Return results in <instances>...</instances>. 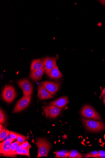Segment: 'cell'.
Masks as SVG:
<instances>
[{
    "label": "cell",
    "mask_w": 105,
    "mask_h": 158,
    "mask_svg": "<svg viewBox=\"0 0 105 158\" xmlns=\"http://www.w3.org/2000/svg\"><path fill=\"white\" fill-rule=\"evenodd\" d=\"M81 120L86 129L90 132L97 133L105 130V125L103 122L84 118Z\"/></svg>",
    "instance_id": "1"
},
{
    "label": "cell",
    "mask_w": 105,
    "mask_h": 158,
    "mask_svg": "<svg viewBox=\"0 0 105 158\" xmlns=\"http://www.w3.org/2000/svg\"><path fill=\"white\" fill-rule=\"evenodd\" d=\"M36 144L38 149V155L37 158L47 157L48 154L51 148L50 143L46 139L39 138L37 140Z\"/></svg>",
    "instance_id": "2"
},
{
    "label": "cell",
    "mask_w": 105,
    "mask_h": 158,
    "mask_svg": "<svg viewBox=\"0 0 105 158\" xmlns=\"http://www.w3.org/2000/svg\"><path fill=\"white\" fill-rule=\"evenodd\" d=\"M80 113L83 117L101 121L102 119L96 111L90 105H86L82 108Z\"/></svg>",
    "instance_id": "3"
},
{
    "label": "cell",
    "mask_w": 105,
    "mask_h": 158,
    "mask_svg": "<svg viewBox=\"0 0 105 158\" xmlns=\"http://www.w3.org/2000/svg\"><path fill=\"white\" fill-rule=\"evenodd\" d=\"M17 93L13 86H7L3 89L2 93V98L6 102L11 103L15 98Z\"/></svg>",
    "instance_id": "4"
},
{
    "label": "cell",
    "mask_w": 105,
    "mask_h": 158,
    "mask_svg": "<svg viewBox=\"0 0 105 158\" xmlns=\"http://www.w3.org/2000/svg\"><path fill=\"white\" fill-rule=\"evenodd\" d=\"M59 59L58 56L47 57L42 59L44 72L48 76L51 70L57 65V62Z\"/></svg>",
    "instance_id": "5"
},
{
    "label": "cell",
    "mask_w": 105,
    "mask_h": 158,
    "mask_svg": "<svg viewBox=\"0 0 105 158\" xmlns=\"http://www.w3.org/2000/svg\"><path fill=\"white\" fill-rule=\"evenodd\" d=\"M17 83L23 91L24 96H29L32 95L33 90L32 85L27 79L19 80Z\"/></svg>",
    "instance_id": "6"
},
{
    "label": "cell",
    "mask_w": 105,
    "mask_h": 158,
    "mask_svg": "<svg viewBox=\"0 0 105 158\" xmlns=\"http://www.w3.org/2000/svg\"><path fill=\"white\" fill-rule=\"evenodd\" d=\"M44 113L47 118H54L59 116L62 109L53 105H48L42 107Z\"/></svg>",
    "instance_id": "7"
},
{
    "label": "cell",
    "mask_w": 105,
    "mask_h": 158,
    "mask_svg": "<svg viewBox=\"0 0 105 158\" xmlns=\"http://www.w3.org/2000/svg\"><path fill=\"white\" fill-rule=\"evenodd\" d=\"M31 99V96H23L19 100L15 106L13 113H16L21 111L27 108L30 102Z\"/></svg>",
    "instance_id": "8"
},
{
    "label": "cell",
    "mask_w": 105,
    "mask_h": 158,
    "mask_svg": "<svg viewBox=\"0 0 105 158\" xmlns=\"http://www.w3.org/2000/svg\"><path fill=\"white\" fill-rule=\"evenodd\" d=\"M41 84L52 95H55L58 91L60 86L59 83L54 81H44L42 82Z\"/></svg>",
    "instance_id": "9"
},
{
    "label": "cell",
    "mask_w": 105,
    "mask_h": 158,
    "mask_svg": "<svg viewBox=\"0 0 105 158\" xmlns=\"http://www.w3.org/2000/svg\"><path fill=\"white\" fill-rule=\"evenodd\" d=\"M69 102L68 97L64 96L54 100L49 103L48 105H53L59 108L62 109L69 104Z\"/></svg>",
    "instance_id": "10"
},
{
    "label": "cell",
    "mask_w": 105,
    "mask_h": 158,
    "mask_svg": "<svg viewBox=\"0 0 105 158\" xmlns=\"http://www.w3.org/2000/svg\"><path fill=\"white\" fill-rule=\"evenodd\" d=\"M38 96L41 100L50 99L53 97V95L49 93L41 84L38 88Z\"/></svg>",
    "instance_id": "11"
},
{
    "label": "cell",
    "mask_w": 105,
    "mask_h": 158,
    "mask_svg": "<svg viewBox=\"0 0 105 158\" xmlns=\"http://www.w3.org/2000/svg\"><path fill=\"white\" fill-rule=\"evenodd\" d=\"M14 141L12 139L1 143L0 144V153L4 156L9 151L11 145Z\"/></svg>",
    "instance_id": "12"
},
{
    "label": "cell",
    "mask_w": 105,
    "mask_h": 158,
    "mask_svg": "<svg viewBox=\"0 0 105 158\" xmlns=\"http://www.w3.org/2000/svg\"><path fill=\"white\" fill-rule=\"evenodd\" d=\"M44 72V68L33 71L30 74V77L34 81H37L41 79Z\"/></svg>",
    "instance_id": "13"
},
{
    "label": "cell",
    "mask_w": 105,
    "mask_h": 158,
    "mask_svg": "<svg viewBox=\"0 0 105 158\" xmlns=\"http://www.w3.org/2000/svg\"><path fill=\"white\" fill-rule=\"evenodd\" d=\"M43 68L44 66L42 59H37L33 60L31 65V72Z\"/></svg>",
    "instance_id": "14"
},
{
    "label": "cell",
    "mask_w": 105,
    "mask_h": 158,
    "mask_svg": "<svg viewBox=\"0 0 105 158\" xmlns=\"http://www.w3.org/2000/svg\"><path fill=\"white\" fill-rule=\"evenodd\" d=\"M62 76V74L59 70L57 65L55 66L51 70L48 76L49 77L53 79H59L61 78Z\"/></svg>",
    "instance_id": "15"
},
{
    "label": "cell",
    "mask_w": 105,
    "mask_h": 158,
    "mask_svg": "<svg viewBox=\"0 0 105 158\" xmlns=\"http://www.w3.org/2000/svg\"><path fill=\"white\" fill-rule=\"evenodd\" d=\"M21 143L17 141L13 142L11 145L9 151L4 156L6 157H12L13 154L18 147L21 144Z\"/></svg>",
    "instance_id": "16"
},
{
    "label": "cell",
    "mask_w": 105,
    "mask_h": 158,
    "mask_svg": "<svg viewBox=\"0 0 105 158\" xmlns=\"http://www.w3.org/2000/svg\"><path fill=\"white\" fill-rule=\"evenodd\" d=\"M70 152L62 150L61 151H58L54 152L55 154V158H66L69 157Z\"/></svg>",
    "instance_id": "17"
},
{
    "label": "cell",
    "mask_w": 105,
    "mask_h": 158,
    "mask_svg": "<svg viewBox=\"0 0 105 158\" xmlns=\"http://www.w3.org/2000/svg\"><path fill=\"white\" fill-rule=\"evenodd\" d=\"M82 157L81 154L76 150H72L69 152V158H82Z\"/></svg>",
    "instance_id": "18"
},
{
    "label": "cell",
    "mask_w": 105,
    "mask_h": 158,
    "mask_svg": "<svg viewBox=\"0 0 105 158\" xmlns=\"http://www.w3.org/2000/svg\"><path fill=\"white\" fill-rule=\"evenodd\" d=\"M0 132V141H1L9 135L10 131L6 129L5 128H3L1 132Z\"/></svg>",
    "instance_id": "19"
},
{
    "label": "cell",
    "mask_w": 105,
    "mask_h": 158,
    "mask_svg": "<svg viewBox=\"0 0 105 158\" xmlns=\"http://www.w3.org/2000/svg\"><path fill=\"white\" fill-rule=\"evenodd\" d=\"M23 148L22 147L21 144H20L18 146L16 151L14 153L12 157H14L17 155H22V150Z\"/></svg>",
    "instance_id": "20"
},
{
    "label": "cell",
    "mask_w": 105,
    "mask_h": 158,
    "mask_svg": "<svg viewBox=\"0 0 105 158\" xmlns=\"http://www.w3.org/2000/svg\"><path fill=\"white\" fill-rule=\"evenodd\" d=\"M6 116L4 112L1 109L0 110V122L1 123L5 124L6 123Z\"/></svg>",
    "instance_id": "21"
},
{
    "label": "cell",
    "mask_w": 105,
    "mask_h": 158,
    "mask_svg": "<svg viewBox=\"0 0 105 158\" xmlns=\"http://www.w3.org/2000/svg\"><path fill=\"white\" fill-rule=\"evenodd\" d=\"M17 140L18 141L22 144L25 141L27 140V138L23 135L20 134H18L17 138Z\"/></svg>",
    "instance_id": "22"
},
{
    "label": "cell",
    "mask_w": 105,
    "mask_h": 158,
    "mask_svg": "<svg viewBox=\"0 0 105 158\" xmlns=\"http://www.w3.org/2000/svg\"><path fill=\"white\" fill-rule=\"evenodd\" d=\"M98 154V151H94L89 153L84 154V157L85 158L90 157L91 156L96 155V154Z\"/></svg>",
    "instance_id": "23"
},
{
    "label": "cell",
    "mask_w": 105,
    "mask_h": 158,
    "mask_svg": "<svg viewBox=\"0 0 105 158\" xmlns=\"http://www.w3.org/2000/svg\"><path fill=\"white\" fill-rule=\"evenodd\" d=\"M29 148H23L22 151V155L27 156L29 157H30L29 154Z\"/></svg>",
    "instance_id": "24"
},
{
    "label": "cell",
    "mask_w": 105,
    "mask_h": 158,
    "mask_svg": "<svg viewBox=\"0 0 105 158\" xmlns=\"http://www.w3.org/2000/svg\"><path fill=\"white\" fill-rule=\"evenodd\" d=\"M18 134L17 133L13 132L10 131V136L12 139L15 140L17 139Z\"/></svg>",
    "instance_id": "25"
},
{
    "label": "cell",
    "mask_w": 105,
    "mask_h": 158,
    "mask_svg": "<svg viewBox=\"0 0 105 158\" xmlns=\"http://www.w3.org/2000/svg\"><path fill=\"white\" fill-rule=\"evenodd\" d=\"M21 144L23 148L30 149L31 148V145H30L29 142L27 141H25Z\"/></svg>",
    "instance_id": "26"
},
{
    "label": "cell",
    "mask_w": 105,
    "mask_h": 158,
    "mask_svg": "<svg viewBox=\"0 0 105 158\" xmlns=\"http://www.w3.org/2000/svg\"><path fill=\"white\" fill-rule=\"evenodd\" d=\"M90 157L97 158H105V154H97L96 155L91 156Z\"/></svg>",
    "instance_id": "27"
},
{
    "label": "cell",
    "mask_w": 105,
    "mask_h": 158,
    "mask_svg": "<svg viewBox=\"0 0 105 158\" xmlns=\"http://www.w3.org/2000/svg\"><path fill=\"white\" fill-rule=\"evenodd\" d=\"M98 153L101 154H105V151L104 150H99L98 151Z\"/></svg>",
    "instance_id": "28"
},
{
    "label": "cell",
    "mask_w": 105,
    "mask_h": 158,
    "mask_svg": "<svg viewBox=\"0 0 105 158\" xmlns=\"http://www.w3.org/2000/svg\"><path fill=\"white\" fill-rule=\"evenodd\" d=\"M0 127H0V132H1L4 127H3L1 124L0 125Z\"/></svg>",
    "instance_id": "29"
},
{
    "label": "cell",
    "mask_w": 105,
    "mask_h": 158,
    "mask_svg": "<svg viewBox=\"0 0 105 158\" xmlns=\"http://www.w3.org/2000/svg\"><path fill=\"white\" fill-rule=\"evenodd\" d=\"M102 95H105V88L102 90Z\"/></svg>",
    "instance_id": "30"
},
{
    "label": "cell",
    "mask_w": 105,
    "mask_h": 158,
    "mask_svg": "<svg viewBox=\"0 0 105 158\" xmlns=\"http://www.w3.org/2000/svg\"><path fill=\"white\" fill-rule=\"evenodd\" d=\"M81 143H82V145H85V143H84V142H83L82 141V142H81Z\"/></svg>",
    "instance_id": "31"
},
{
    "label": "cell",
    "mask_w": 105,
    "mask_h": 158,
    "mask_svg": "<svg viewBox=\"0 0 105 158\" xmlns=\"http://www.w3.org/2000/svg\"><path fill=\"white\" fill-rule=\"evenodd\" d=\"M104 104H105V99H104Z\"/></svg>",
    "instance_id": "32"
},
{
    "label": "cell",
    "mask_w": 105,
    "mask_h": 158,
    "mask_svg": "<svg viewBox=\"0 0 105 158\" xmlns=\"http://www.w3.org/2000/svg\"><path fill=\"white\" fill-rule=\"evenodd\" d=\"M104 99H105V95L104 96Z\"/></svg>",
    "instance_id": "33"
},
{
    "label": "cell",
    "mask_w": 105,
    "mask_h": 158,
    "mask_svg": "<svg viewBox=\"0 0 105 158\" xmlns=\"http://www.w3.org/2000/svg\"><path fill=\"white\" fill-rule=\"evenodd\" d=\"M85 141V139H84L83 140V142H84Z\"/></svg>",
    "instance_id": "34"
},
{
    "label": "cell",
    "mask_w": 105,
    "mask_h": 158,
    "mask_svg": "<svg viewBox=\"0 0 105 158\" xmlns=\"http://www.w3.org/2000/svg\"><path fill=\"white\" fill-rule=\"evenodd\" d=\"M87 143H89V142L88 141L87 142Z\"/></svg>",
    "instance_id": "35"
},
{
    "label": "cell",
    "mask_w": 105,
    "mask_h": 158,
    "mask_svg": "<svg viewBox=\"0 0 105 158\" xmlns=\"http://www.w3.org/2000/svg\"><path fill=\"white\" fill-rule=\"evenodd\" d=\"M87 139H88V137H87Z\"/></svg>",
    "instance_id": "36"
}]
</instances>
